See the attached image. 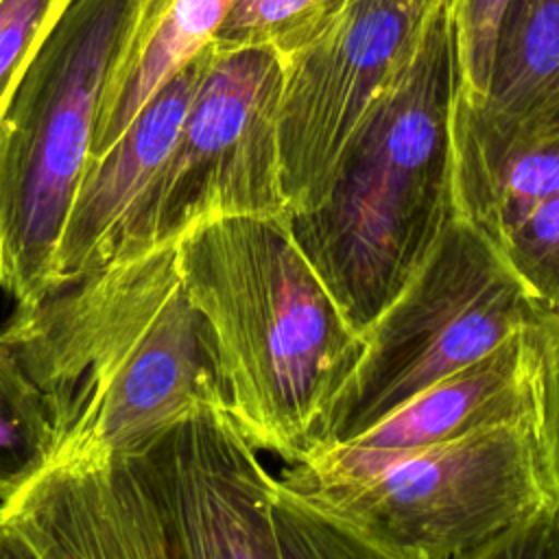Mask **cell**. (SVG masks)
Masks as SVG:
<instances>
[{
    "label": "cell",
    "instance_id": "cell-1",
    "mask_svg": "<svg viewBox=\"0 0 559 559\" xmlns=\"http://www.w3.org/2000/svg\"><path fill=\"white\" fill-rule=\"evenodd\" d=\"M0 338L44 395L50 461L135 452L190 411L227 404L177 245L116 258L15 306Z\"/></svg>",
    "mask_w": 559,
    "mask_h": 559
},
{
    "label": "cell",
    "instance_id": "cell-2",
    "mask_svg": "<svg viewBox=\"0 0 559 559\" xmlns=\"http://www.w3.org/2000/svg\"><path fill=\"white\" fill-rule=\"evenodd\" d=\"M454 17L437 0L402 66L345 146L325 197L290 231L358 332L424 266L456 212Z\"/></svg>",
    "mask_w": 559,
    "mask_h": 559
},
{
    "label": "cell",
    "instance_id": "cell-3",
    "mask_svg": "<svg viewBox=\"0 0 559 559\" xmlns=\"http://www.w3.org/2000/svg\"><path fill=\"white\" fill-rule=\"evenodd\" d=\"M177 264L214 334L227 413L258 450L306 459L365 334L297 245L286 214L197 225L179 238Z\"/></svg>",
    "mask_w": 559,
    "mask_h": 559
},
{
    "label": "cell",
    "instance_id": "cell-4",
    "mask_svg": "<svg viewBox=\"0 0 559 559\" xmlns=\"http://www.w3.org/2000/svg\"><path fill=\"white\" fill-rule=\"evenodd\" d=\"M376 559L559 557L542 413L493 424L356 480L288 483Z\"/></svg>",
    "mask_w": 559,
    "mask_h": 559
},
{
    "label": "cell",
    "instance_id": "cell-5",
    "mask_svg": "<svg viewBox=\"0 0 559 559\" xmlns=\"http://www.w3.org/2000/svg\"><path fill=\"white\" fill-rule=\"evenodd\" d=\"M138 2L70 0L0 118V290L15 306L50 288L61 229Z\"/></svg>",
    "mask_w": 559,
    "mask_h": 559
},
{
    "label": "cell",
    "instance_id": "cell-6",
    "mask_svg": "<svg viewBox=\"0 0 559 559\" xmlns=\"http://www.w3.org/2000/svg\"><path fill=\"white\" fill-rule=\"evenodd\" d=\"M542 317L500 249L456 214L417 275L367 328L365 352L317 450L354 439Z\"/></svg>",
    "mask_w": 559,
    "mask_h": 559
},
{
    "label": "cell",
    "instance_id": "cell-7",
    "mask_svg": "<svg viewBox=\"0 0 559 559\" xmlns=\"http://www.w3.org/2000/svg\"><path fill=\"white\" fill-rule=\"evenodd\" d=\"M225 406L203 404L133 454L173 559H376L347 528L271 476Z\"/></svg>",
    "mask_w": 559,
    "mask_h": 559
},
{
    "label": "cell",
    "instance_id": "cell-8",
    "mask_svg": "<svg viewBox=\"0 0 559 559\" xmlns=\"http://www.w3.org/2000/svg\"><path fill=\"white\" fill-rule=\"evenodd\" d=\"M282 81L284 59L273 48H205L173 153L116 258L177 245L214 218L286 214L277 140Z\"/></svg>",
    "mask_w": 559,
    "mask_h": 559
},
{
    "label": "cell",
    "instance_id": "cell-9",
    "mask_svg": "<svg viewBox=\"0 0 559 559\" xmlns=\"http://www.w3.org/2000/svg\"><path fill=\"white\" fill-rule=\"evenodd\" d=\"M437 0H349L284 61L277 140L286 216L328 192L345 146L411 52Z\"/></svg>",
    "mask_w": 559,
    "mask_h": 559
},
{
    "label": "cell",
    "instance_id": "cell-10",
    "mask_svg": "<svg viewBox=\"0 0 559 559\" xmlns=\"http://www.w3.org/2000/svg\"><path fill=\"white\" fill-rule=\"evenodd\" d=\"M0 559H173L131 452L48 461L0 500Z\"/></svg>",
    "mask_w": 559,
    "mask_h": 559
},
{
    "label": "cell",
    "instance_id": "cell-11",
    "mask_svg": "<svg viewBox=\"0 0 559 559\" xmlns=\"http://www.w3.org/2000/svg\"><path fill=\"white\" fill-rule=\"evenodd\" d=\"M537 413H542L539 323L515 332L480 360L424 389L354 439L288 463L280 478L288 483L367 478L435 445Z\"/></svg>",
    "mask_w": 559,
    "mask_h": 559
},
{
    "label": "cell",
    "instance_id": "cell-12",
    "mask_svg": "<svg viewBox=\"0 0 559 559\" xmlns=\"http://www.w3.org/2000/svg\"><path fill=\"white\" fill-rule=\"evenodd\" d=\"M203 59L205 48L159 87L103 155L87 159L55 251L50 288L116 258L173 153Z\"/></svg>",
    "mask_w": 559,
    "mask_h": 559
},
{
    "label": "cell",
    "instance_id": "cell-13",
    "mask_svg": "<svg viewBox=\"0 0 559 559\" xmlns=\"http://www.w3.org/2000/svg\"><path fill=\"white\" fill-rule=\"evenodd\" d=\"M559 192V116L513 131H485L454 114L456 212L496 247Z\"/></svg>",
    "mask_w": 559,
    "mask_h": 559
},
{
    "label": "cell",
    "instance_id": "cell-14",
    "mask_svg": "<svg viewBox=\"0 0 559 559\" xmlns=\"http://www.w3.org/2000/svg\"><path fill=\"white\" fill-rule=\"evenodd\" d=\"M231 0H140L127 48L103 94L92 157L103 155L142 107L212 44Z\"/></svg>",
    "mask_w": 559,
    "mask_h": 559
},
{
    "label": "cell",
    "instance_id": "cell-15",
    "mask_svg": "<svg viewBox=\"0 0 559 559\" xmlns=\"http://www.w3.org/2000/svg\"><path fill=\"white\" fill-rule=\"evenodd\" d=\"M485 131H513L559 116V0H509L496 35L485 94L456 103Z\"/></svg>",
    "mask_w": 559,
    "mask_h": 559
},
{
    "label": "cell",
    "instance_id": "cell-16",
    "mask_svg": "<svg viewBox=\"0 0 559 559\" xmlns=\"http://www.w3.org/2000/svg\"><path fill=\"white\" fill-rule=\"evenodd\" d=\"M52 439L41 391L0 338V500L50 461Z\"/></svg>",
    "mask_w": 559,
    "mask_h": 559
},
{
    "label": "cell",
    "instance_id": "cell-17",
    "mask_svg": "<svg viewBox=\"0 0 559 559\" xmlns=\"http://www.w3.org/2000/svg\"><path fill=\"white\" fill-rule=\"evenodd\" d=\"M349 0H231L212 44L221 48L266 46L286 61L323 35Z\"/></svg>",
    "mask_w": 559,
    "mask_h": 559
},
{
    "label": "cell",
    "instance_id": "cell-18",
    "mask_svg": "<svg viewBox=\"0 0 559 559\" xmlns=\"http://www.w3.org/2000/svg\"><path fill=\"white\" fill-rule=\"evenodd\" d=\"M498 249L542 312L559 310V192L507 231Z\"/></svg>",
    "mask_w": 559,
    "mask_h": 559
},
{
    "label": "cell",
    "instance_id": "cell-19",
    "mask_svg": "<svg viewBox=\"0 0 559 559\" xmlns=\"http://www.w3.org/2000/svg\"><path fill=\"white\" fill-rule=\"evenodd\" d=\"M70 0H0V118L39 44Z\"/></svg>",
    "mask_w": 559,
    "mask_h": 559
},
{
    "label": "cell",
    "instance_id": "cell-20",
    "mask_svg": "<svg viewBox=\"0 0 559 559\" xmlns=\"http://www.w3.org/2000/svg\"><path fill=\"white\" fill-rule=\"evenodd\" d=\"M454 17L461 57V98L476 103L487 87L496 35L509 0H445Z\"/></svg>",
    "mask_w": 559,
    "mask_h": 559
},
{
    "label": "cell",
    "instance_id": "cell-21",
    "mask_svg": "<svg viewBox=\"0 0 559 559\" xmlns=\"http://www.w3.org/2000/svg\"><path fill=\"white\" fill-rule=\"evenodd\" d=\"M542 332V421L559 487V310L546 312Z\"/></svg>",
    "mask_w": 559,
    "mask_h": 559
}]
</instances>
